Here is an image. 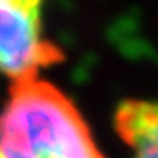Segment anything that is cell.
Segmentation results:
<instances>
[{"label": "cell", "mask_w": 158, "mask_h": 158, "mask_svg": "<svg viewBox=\"0 0 158 158\" xmlns=\"http://www.w3.org/2000/svg\"><path fill=\"white\" fill-rule=\"evenodd\" d=\"M0 158H104L75 106L49 84L26 80L0 114Z\"/></svg>", "instance_id": "1"}, {"label": "cell", "mask_w": 158, "mask_h": 158, "mask_svg": "<svg viewBox=\"0 0 158 158\" xmlns=\"http://www.w3.org/2000/svg\"><path fill=\"white\" fill-rule=\"evenodd\" d=\"M53 56L40 24V0H0V73L29 80Z\"/></svg>", "instance_id": "2"}, {"label": "cell", "mask_w": 158, "mask_h": 158, "mask_svg": "<svg viewBox=\"0 0 158 158\" xmlns=\"http://www.w3.org/2000/svg\"><path fill=\"white\" fill-rule=\"evenodd\" d=\"M122 133L135 147V158H158V120L155 107L131 106L120 114Z\"/></svg>", "instance_id": "3"}, {"label": "cell", "mask_w": 158, "mask_h": 158, "mask_svg": "<svg viewBox=\"0 0 158 158\" xmlns=\"http://www.w3.org/2000/svg\"><path fill=\"white\" fill-rule=\"evenodd\" d=\"M155 111H156V120H158V107H155Z\"/></svg>", "instance_id": "4"}]
</instances>
